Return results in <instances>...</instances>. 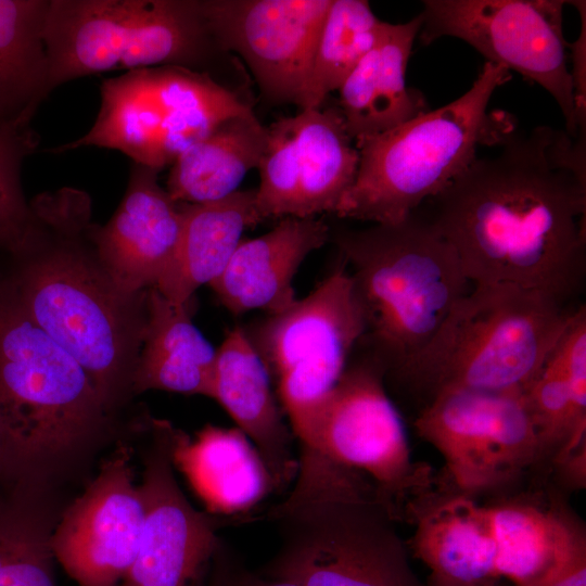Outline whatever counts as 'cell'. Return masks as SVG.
Masks as SVG:
<instances>
[{
	"mask_svg": "<svg viewBox=\"0 0 586 586\" xmlns=\"http://www.w3.org/2000/svg\"><path fill=\"white\" fill-rule=\"evenodd\" d=\"M530 586H586V537L582 536Z\"/></svg>",
	"mask_w": 586,
	"mask_h": 586,
	"instance_id": "obj_34",
	"label": "cell"
},
{
	"mask_svg": "<svg viewBox=\"0 0 586 586\" xmlns=\"http://www.w3.org/2000/svg\"><path fill=\"white\" fill-rule=\"evenodd\" d=\"M211 398L222 406L254 445L270 474L273 493L285 492L298 469L292 448L293 432L276 404L263 358L240 327L231 329L216 349Z\"/></svg>",
	"mask_w": 586,
	"mask_h": 586,
	"instance_id": "obj_19",
	"label": "cell"
},
{
	"mask_svg": "<svg viewBox=\"0 0 586 586\" xmlns=\"http://www.w3.org/2000/svg\"><path fill=\"white\" fill-rule=\"evenodd\" d=\"M546 473L586 444V308L573 311L535 378L523 391Z\"/></svg>",
	"mask_w": 586,
	"mask_h": 586,
	"instance_id": "obj_25",
	"label": "cell"
},
{
	"mask_svg": "<svg viewBox=\"0 0 586 586\" xmlns=\"http://www.w3.org/2000/svg\"><path fill=\"white\" fill-rule=\"evenodd\" d=\"M266 139L267 126L253 112L225 119L171 164L166 191L183 204L234 193L247 171L257 168Z\"/></svg>",
	"mask_w": 586,
	"mask_h": 586,
	"instance_id": "obj_28",
	"label": "cell"
},
{
	"mask_svg": "<svg viewBox=\"0 0 586 586\" xmlns=\"http://www.w3.org/2000/svg\"><path fill=\"white\" fill-rule=\"evenodd\" d=\"M301 447L316 449L365 476L396 522L407 521L411 506L435 484L431 468L411 460L384 372L367 355L348 361Z\"/></svg>",
	"mask_w": 586,
	"mask_h": 586,
	"instance_id": "obj_12",
	"label": "cell"
},
{
	"mask_svg": "<svg viewBox=\"0 0 586 586\" xmlns=\"http://www.w3.org/2000/svg\"><path fill=\"white\" fill-rule=\"evenodd\" d=\"M332 0H203L217 49L241 55L262 93L301 105L315 48Z\"/></svg>",
	"mask_w": 586,
	"mask_h": 586,
	"instance_id": "obj_16",
	"label": "cell"
},
{
	"mask_svg": "<svg viewBox=\"0 0 586 586\" xmlns=\"http://www.w3.org/2000/svg\"><path fill=\"white\" fill-rule=\"evenodd\" d=\"M158 173L133 164L119 206L97 230L102 259L129 295L156 286L171 265L181 237V204L160 186Z\"/></svg>",
	"mask_w": 586,
	"mask_h": 586,
	"instance_id": "obj_18",
	"label": "cell"
},
{
	"mask_svg": "<svg viewBox=\"0 0 586 586\" xmlns=\"http://www.w3.org/2000/svg\"><path fill=\"white\" fill-rule=\"evenodd\" d=\"M28 118L0 122V249L22 233L29 216V202L22 187V164L37 141Z\"/></svg>",
	"mask_w": 586,
	"mask_h": 586,
	"instance_id": "obj_32",
	"label": "cell"
},
{
	"mask_svg": "<svg viewBox=\"0 0 586 586\" xmlns=\"http://www.w3.org/2000/svg\"><path fill=\"white\" fill-rule=\"evenodd\" d=\"M204 586H296L251 569L241 555L219 537Z\"/></svg>",
	"mask_w": 586,
	"mask_h": 586,
	"instance_id": "obj_33",
	"label": "cell"
},
{
	"mask_svg": "<svg viewBox=\"0 0 586 586\" xmlns=\"http://www.w3.org/2000/svg\"><path fill=\"white\" fill-rule=\"evenodd\" d=\"M495 544L498 578L513 586L538 581L579 537L585 536L556 495L517 489L482 504Z\"/></svg>",
	"mask_w": 586,
	"mask_h": 586,
	"instance_id": "obj_22",
	"label": "cell"
},
{
	"mask_svg": "<svg viewBox=\"0 0 586 586\" xmlns=\"http://www.w3.org/2000/svg\"><path fill=\"white\" fill-rule=\"evenodd\" d=\"M129 450L119 446L102 463L53 527V557L79 586H120L136 558L145 504Z\"/></svg>",
	"mask_w": 586,
	"mask_h": 586,
	"instance_id": "obj_17",
	"label": "cell"
},
{
	"mask_svg": "<svg viewBox=\"0 0 586 586\" xmlns=\"http://www.w3.org/2000/svg\"><path fill=\"white\" fill-rule=\"evenodd\" d=\"M407 522L409 552L430 570L429 581L472 585L498 578L495 544L476 498L435 485L416 501Z\"/></svg>",
	"mask_w": 586,
	"mask_h": 586,
	"instance_id": "obj_21",
	"label": "cell"
},
{
	"mask_svg": "<svg viewBox=\"0 0 586 586\" xmlns=\"http://www.w3.org/2000/svg\"><path fill=\"white\" fill-rule=\"evenodd\" d=\"M428 586H508L506 581L504 579H492L480 584H472V585H457V584H445V583H437L428 581Z\"/></svg>",
	"mask_w": 586,
	"mask_h": 586,
	"instance_id": "obj_36",
	"label": "cell"
},
{
	"mask_svg": "<svg viewBox=\"0 0 586 586\" xmlns=\"http://www.w3.org/2000/svg\"><path fill=\"white\" fill-rule=\"evenodd\" d=\"M193 303L175 305L155 288L146 293V322L133 395L162 390L212 397L216 348L192 322Z\"/></svg>",
	"mask_w": 586,
	"mask_h": 586,
	"instance_id": "obj_27",
	"label": "cell"
},
{
	"mask_svg": "<svg viewBox=\"0 0 586 586\" xmlns=\"http://www.w3.org/2000/svg\"><path fill=\"white\" fill-rule=\"evenodd\" d=\"M149 433L139 484L144 523L136 558L120 586H204L219 539L217 531L243 519L198 511L174 474L179 429L151 418Z\"/></svg>",
	"mask_w": 586,
	"mask_h": 586,
	"instance_id": "obj_15",
	"label": "cell"
},
{
	"mask_svg": "<svg viewBox=\"0 0 586 586\" xmlns=\"http://www.w3.org/2000/svg\"><path fill=\"white\" fill-rule=\"evenodd\" d=\"M359 153L337 106L301 109L267 127L257 169L255 208L262 220L335 214L353 186Z\"/></svg>",
	"mask_w": 586,
	"mask_h": 586,
	"instance_id": "obj_14",
	"label": "cell"
},
{
	"mask_svg": "<svg viewBox=\"0 0 586 586\" xmlns=\"http://www.w3.org/2000/svg\"><path fill=\"white\" fill-rule=\"evenodd\" d=\"M562 0H425L419 39L466 41L486 62L539 85L558 103L565 132L578 136L575 98L563 34Z\"/></svg>",
	"mask_w": 586,
	"mask_h": 586,
	"instance_id": "obj_13",
	"label": "cell"
},
{
	"mask_svg": "<svg viewBox=\"0 0 586 586\" xmlns=\"http://www.w3.org/2000/svg\"><path fill=\"white\" fill-rule=\"evenodd\" d=\"M58 519L46 504H21L0 565V586H56L50 537Z\"/></svg>",
	"mask_w": 586,
	"mask_h": 586,
	"instance_id": "obj_31",
	"label": "cell"
},
{
	"mask_svg": "<svg viewBox=\"0 0 586 586\" xmlns=\"http://www.w3.org/2000/svg\"><path fill=\"white\" fill-rule=\"evenodd\" d=\"M365 0H332L300 109L319 107L378 42L383 26Z\"/></svg>",
	"mask_w": 586,
	"mask_h": 586,
	"instance_id": "obj_30",
	"label": "cell"
},
{
	"mask_svg": "<svg viewBox=\"0 0 586 586\" xmlns=\"http://www.w3.org/2000/svg\"><path fill=\"white\" fill-rule=\"evenodd\" d=\"M90 196L78 189L29 202L0 269L28 317L84 368L114 412L133 395L146 322V293L129 295L99 251Z\"/></svg>",
	"mask_w": 586,
	"mask_h": 586,
	"instance_id": "obj_2",
	"label": "cell"
},
{
	"mask_svg": "<svg viewBox=\"0 0 586 586\" xmlns=\"http://www.w3.org/2000/svg\"><path fill=\"white\" fill-rule=\"evenodd\" d=\"M365 332L352 278L343 268L281 313L267 315L250 339L275 379L300 445Z\"/></svg>",
	"mask_w": 586,
	"mask_h": 586,
	"instance_id": "obj_10",
	"label": "cell"
},
{
	"mask_svg": "<svg viewBox=\"0 0 586 586\" xmlns=\"http://www.w3.org/2000/svg\"><path fill=\"white\" fill-rule=\"evenodd\" d=\"M173 460L211 514L249 520L273 493L263 459L238 428L207 424L194 438L179 430Z\"/></svg>",
	"mask_w": 586,
	"mask_h": 586,
	"instance_id": "obj_24",
	"label": "cell"
},
{
	"mask_svg": "<svg viewBox=\"0 0 586 586\" xmlns=\"http://www.w3.org/2000/svg\"><path fill=\"white\" fill-rule=\"evenodd\" d=\"M422 25L421 15L385 22L375 46L339 88V110L355 141L392 129L429 111L424 97L406 85V68Z\"/></svg>",
	"mask_w": 586,
	"mask_h": 586,
	"instance_id": "obj_23",
	"label": "cell"
},
{
	"mask_svg": "<svg viewBox=\"0 0 586 586\" xmlns=\"http://www.w3.org/2000/svg\"><path fill=\"white\" fill-rule=\"evenodd\" d=\"M316 217H283L269 232L241 241L220 276L211 283L220 303L234 315L262 309L283 311L295 301L293 278L304 259L330 239Z\"/></svg>",
	"mask_w": 586,
	"mask_h": 586,
	"instance_id": "obj_20",
	"label": "cell"
},
{
	"mask_svg": "<svg viewBox=\"0 0 586 586\" xmlns=\"http://www.w3.org/2000/svg\"><path fill=\"white\" fill-rule=\"evenodd\" d=\"M584 135L512 131L437 195L429 216L472 284H513L565 304L586 278Z\"/></svg>",
	"mask_w": 586,
	"mask_h": 586,
	"instance_id": "obj_1",
	"label": "cell"
},
{
	"mask_svg": "<svg viewBox=\"0 0 586 586\" xmlns=\"http://www.w3.org/2000/svg\"><path fill=\"white\" fill-rule=\"evenodd\" d=\"M47 90L109 71L192 68L216 48L199 0H49Z\"/></svg>",
	"mask_w": 586,
	"mask_h": 586,
	"instance_id": "obj_8",
	"label": "cell"
},
{
	"mask_svg": "<svg viewBox=\"0 0 586 586\" xmlns=\"http://www.w3.org/2000/svg\"><path fill=\"white\" fill-rule=\"evenodd\" d=\"M116 415L0 270V494L49 497L111 433Z\"/></svg>",
	"mask_w": 586,
	"mask_h": 586,
	"instance_id": "obj_3",
	"label": "cell"
},
{
	"mask_svg": "<svg viewBox=\"0 0 586 586\" xmlns=\"http://www.w3.org/2000/svg\"><path fill=\"white\" fill-rule=\"evenodd\" d=\"M330 239L351 268L365 321L359 344L386 379L426 344L473 284L450 243L417 211L396 224L335 229Z\"/></svg>",
	"mask_w": 586,
	"mask_h": 586,
	"instance_id": "obj_5",
	"label": "cell"
},
{
	"mask_svg": "<svg viewBox=\"0 0 586 586\" xmlns=\"http://www.w3.org/2000/svg\"><path fill=\"white\" fill-rule=\"evenodd\" d=\"M266 519L280 545L264 575L296 586H428L373 485L316 449L301 447L293 488Z\"/></svg>",
	"mask_w": 586,
	"mask_h": 586,
	"instance_id": "obj_4",
	"label": "cell"
},
{
	"mask_svg": "<svg viewBox=\"0 0 586 586\" xmlns=\"http://www.w3.org/2000/svg\"><path fill=\"white\" fill-rule=\"evenodd\" d=\"M576 7L581 15L578 38L569 44L572 52V69H570L575 98L578 135L586 131V2L569 1Z\"/></svg>",
	"mask_w": 586,
	"mask_h": 586,
	"instance_id": "obj_35",
	"label": "cell"
},
{
	"mask_svg": "<svg viewBox=\"0 0 586 586\" xmlns=\"http://www.w3.org/2000/svg\"><path fill=\"white\" fill-rule=\"evenodd\" d=\"M48 5L49 0H0V122L31 119L48 95Z\"/></svg>",
	"mask_w": 586,
	"mask_h": 586,
	"instance_id": "obj_29",
	"label": "cell"
},
{
	"mask_svg": "<svg viewBox=\"0 0 586 586\" xmlns=\"http://www.w3.org/2000/svg\"><path fill=\"white\" fill-rule=\"evenodd\" d=\"M181 204L182 230L175 258L155 289L170 303H193L194 292L213 283L242 241L245 228L260 222L255 189L238 190L213 202Z\"/></svg>",
	"mask_w": 586,
	"mask_h": 586,
	"instance_id": "obj_26",
	"label": "cell"
},
{
	"mask_svg": "<svg viewBox=\"0 0 586 586\" xmlns=\"http://www.w3.org/2000/svg\"><path fill=\"white\" fill-rule=\"evenodd\" d=\"M91 128L54 153L97 146L119 151L133 164L161 170L221 122L252 107L208 74L157 66L105 79Z\"/></svg>",
	"mask_w": 586,
	"mask_h": 586,
	"instance_id": "obj_9",
	"label": "cell"
},
{
	"mask_svg": "<svg viewBox=\"0 0 586 586\" xmlns=\"http://www.w3.org/2000/svg\"><path fill=\"white\" fill-rule=\"evenodd\" d=\"M574 309L542 291L473 284L385 383L416 397L419 409L447 391L523 392Z\"/></svg>",
	"mask_w": 586,
	"mask_h": 586,
	"instance_id": "obj_6",
	"label": "cell"
},
{
	"mask_svg": "<svg viewBox=\"0 0 586 586\" xmlns=\"http://www.w3.org/2000/svg\"><path fill=\"white\" fill-rule=\"evenodd\" d=\"M511 78L485 62L470 89L384 132L356 139L358 170L335 214L396 224L462 174L482 145H498L515 130L512 116L489 111L495 90Z\"/></svg>",
	"mask_w": 586,
	"mask_h": 586,
	"instance_id": "obj_7",
	"label": "cell"
},
{
	"mask_svg": "<svg viewBox=\"0 0 586 586\" xmlns=\"http://www.w3.org/2000/svg\"><path fill=\"white\" fill-rule=\"evenodd\" d=\"M413 426L444 459L438 483L456 493L497 496L545 471L523 392L447 391L419 409Z\"/></svg>",
	"mask_w": 586,
	"mask_h": 586,
	"instance_id": "obj_11",
	"label": "cell"
}]
</instances>
